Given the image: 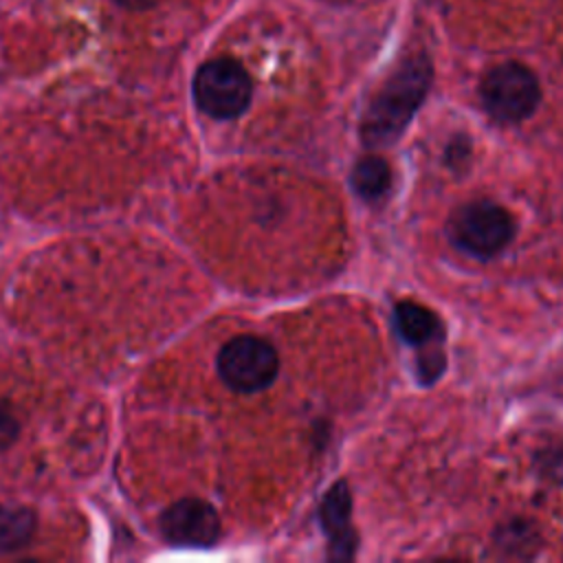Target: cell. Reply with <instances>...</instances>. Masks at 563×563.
<instances>
[{"label":"cell","instance_id":"obj_1","mask_svg":"<svg viewBox=\"0 0 563 563\" xmlns=\"http://www.w3.org/2000/svg\"><path fill=\"white\" fill-rule=\"evenodd\" d=\"M431 84V64L424 55L405 59L369 103L361 134L367 145H387L400 136L422 103Z\"/></svg>","mask_w":563,"mask_h":563},{"label":"cell","instance_id":"obj_2","mask_svg":"<svg viewBox=\"0 0 563 563\" xmlns=\"http://www.w3.org/2000/svg\"><path fill=\"white\" fill-rule=\"evenodd\" d=\"M251 77L233 59H211L194 77V99L213 119H235L251 101Z\"/></svg>","mask_w":563,"mask_h":563},{"label":"cell","instance_id":"obj_3","mask_svg":"<svg viewBox=\"0 0 563 563\" xmlns=\"http://www.w3.org/2000/svg\"><path fill=\"white\" fill-rule=\"evenodd\" d=\"M479 97L490 117L517 123L534 112L541 92L532 70L517 62H506L484 75Z\"/></svg>","mask_w":563,"mask_h":563},{"label":"cell","instance_id":"obj_4","mask_svg":"<svg viewBox=\"0 0 563 563\" xmlns=\"http://www.w3.org/2000/svg\"><path fill=\"white\" fill-rule=\"evenodd\" d=\"M277 352L260 336L231 339L218 354V374L227 387L240 394L266 389L277 376Z\"/></svg>","mask_w":563,"mask_h":563},{"label":"cell","instance_id":"obj_5","mask_svg":"<svg viewBox=\"0 0 563 563\" xmlns=\"http://www.w3.org/2000/svg\"><path fill=\"white\" fill-rule=\"evenodd\" d=\"M451 240L475 257L499 253L512 238L515 224L506 209L495 202L477 200L462 207L449 222Z\"/></svg>","mask_w":563,"mask_h":563},{"label":"cell","instance_id":"obj_6","mask_svg":"<svg viewBox=\"0 0 563 563\" xmlns=\"http://www.w3.org/2000/svg\"><path fill=\"white\" fill-rule=\"evenodd\" d=\"M161 532L174 545L209 548L220 537V519L202 499H180L161 515Z\"/></svg>","mask_w":563,"mask_h":563},{"label":"cell","instance_id":"obj_7","mask_svg":"<svg viewBox=\"0 0 563 563\" xmlns=\"http://www.w3.org/2000/svg\"><path fill=\"white\" fill-rule=\"evenodd\" d=\"M323 530L328 532L334 548H339V556H350L352 552V530H350V493L343 482L332 486L321 506Z\"/></svg>","mask_w":563,"mask_h":563},{"label":"cell","instance_id":"obj_8","mask_svg":"<svg viewBox=\"0 0 563 563\" xmlns=\"http://www.w3.org/2000/svg\"><path fill=\"white\" fill-rule=\"evenodd\" d=\"M394 319L398 334L411 345H431L435 341H442V323L424 306H418L413 301H400L394 310Z\"/></svg>","mask_w":563,"mask_h":563},{"label":"cell","instance_id":"obj_9","mask_svg":"<svg viewBox=\"0 0 563 563\" xmlns=\"http://www.w3.org/2000/svg\"><path fill=\"white\" fill-rule=\"evenodd\" d=\"M35 515L24 506H0V550L11 552L31 541Z\"/></svg>","mask_w":563,"mask_h":563},{"label":"cell","instance_id":"obj_10","mask_svg":"<svg viewBox=\"0 0 563 563\" xmlns=\"http://www.w3.org/2000/svg\"><path fill=\"white\" fill-rule=\"evenodd\" d=\"M391 183L389 165L378 156L361 158L352 169V187L361 198L376 200L380 198Z\"/></svg>","mask_w":563,"mask_h":563},{"label":"cell","instance_id":"obj_11","mask_svg":"<svg viewBox=\"0 0 563 563\" xmlns=\"http://www.w3.org/2000/svg\"><path fill=\"white\" fill-rule=\"evenodd\" d=\"M442 367H444V356L440 354L438 347L433 350H424L418 358V372H420V378L424 383H431L435 380L440 374H442Z\"/></svg>","mask_w":563,"mask_h":563},{"label":"cell","instance_id":"obj_12","mask_svg":"<svg viewBox=\"0 0 563 563\" xmlns=\"http://www.w3.org/2000/svg\"><path fill=\"white\" fill-rule=\"evenodd\" d=\"M18 435V420L7 405H0V449L9 446Z\"/></svg>","mask_w":563,"mask_h":563},{"label":"cell","instance_id":"obj_13","mask_svg":"<svg viewBox=\"0 0 563 563\" xmlns=\"http://www.w3.org/2000/svg\"><path fill=\"white\" fill-rule=\"evenodd\" d=\"M119 4H125V7H145L150 4L152 0H117Z\"/></svg>","mask_w":563,"mask_h":563}]
</instances>
